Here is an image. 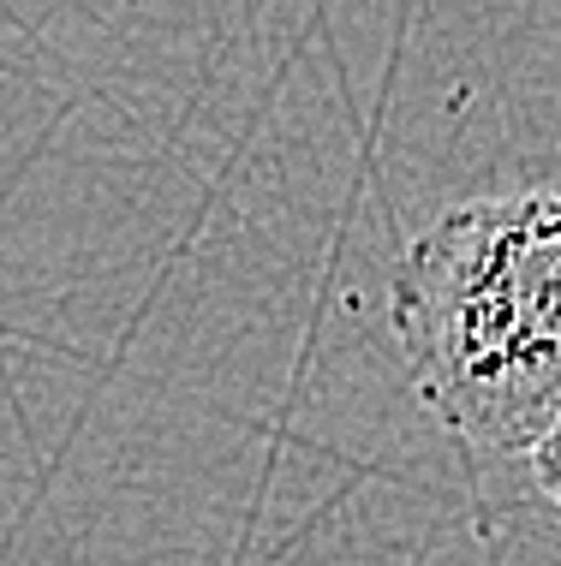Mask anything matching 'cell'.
<instances>
[{
	"label": "cell",
	"instance_id": "2",
	"mask_svg": "<svg viewBox=\"0 0 561 566\" xmlns=\"http://www.w3.org/2000/svg\"><path fill=\"white\" fill-rule=\"evenodd\" d=\"M532 478H538L543 495H550L555 507H561V418L550 423V436H543L538 448H532Z\"/></svg>",
	"mask_w": 561,
	"mask_h": 566
},
{
	"label": "cell",
	"instance_id": "1",
	"mask_svg": "<svg viewBox=\"0 0 561 566\" xmlns=\"http://www.w3.org/2000/svg\"><path fill=\"white\" fill-rule=\"evenodd\" d=\"M388 323L413 394L484 453H532L561 418V191L448 209L406 244Z\"/></svg>",
	"mask_w": 561,
	"mask_h": 566
}]
</instances>
